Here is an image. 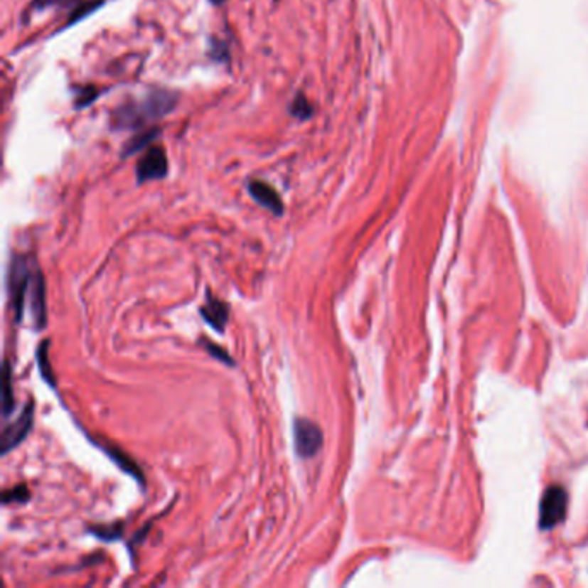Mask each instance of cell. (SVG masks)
Segmentation results:
<instances>
[{
    "instance_id": "obj_18",
    "label": "cell",
    "mask_w": 588,
    "mask_h": 588,
    "mask_svg": "<svg viewBox=\"0 0 588 588\" xmlns=\"http://www.w3.org/2000/svg\"><path fill=\"white\" fill-rule=\"evenodd\" d=\"M210 4H214V6H221L223 2H225V0H209Z\"/></svg>"
},
{
    "instance_id": "obj_2",
    "label": "cell",
    "mask_w": 588,
    "mask_h": 588,
    "mask_svg": "<svg viewBox=\"0 0 588 588\" xmlns=\"http://www.w3.org/2000/svg\"><path fill=\"white\" fill-rule=\"evenodd\" d=\"M33 262L26 255H12L9 266V278H7V290H9V299L12 311H14L16 321L21 323L24 314V306H26L28 292H30L31 278L35 271Z\"/></svg>"
},
{
    "instance_id": "obj_6",
    "label": "cell",
    "mask_w": 588,
    "mask_h": 588,
    "mask_svg": "<svg viewBox=\"0 0 588 588\" xmlns=\"http://www.w3.org/2000/svg\"><path fill=\"white\" fill-rule=\"evenodd\" d=\"M46 278L42 269L35 266L33 278H31L30 292H28V302H30L31 318H33L36 330H43L47 324V294H46Z\"/></svg>"
},
{
    "instance_id": "obj_15",
    "label": "cell",
    "mask_w": 588,
    "mask_h": 588,
    "mask_svg": "<svg viewBox=\"0 0 588 588\" xmlns=\"http://www.w3.org/2000/svg\"><path fill=\"white\" fill-rule=\"evenodd\" d=\"M30 497H31V493H30V490H28V486L18 485V486H14V488L4 490L2 504L7 506V504H11V502H14V504H26V502L30 501Z\"/></svg>"
},
{
    "instance_id": "obj_9",
    "label": "cell",
    "mask_w": 588,
    "mask_h": 588,
    "mask_svg": "<svg viewBox=\"0 0 588 588\" xmlns=\"http://www.w3.org/2000/svg\"><path fill=\"white\" fill-rule=\"evenodd\" d=\"M249 192L250 196L259 205L266 208L269 213H273L274 216H282L283 214V201L279 197V193L266 181H250L249 183Z\"/></svg>"
},
{
    "instance_id": "obj_3",
    "label": "cell",
    "mask_w": 588,
    "mask_h": 588,
    "mask_svg": "<svg viewBox=\"0 0 588 588\" xmlns=\"http://www.w3.org/2000/svg\"><path fill=\"white\" fill-rule=\"evenodd\" d=\"M323 429L307 419V417H297L294 421V447L299 457L311 459L323 447Z\"/></svg>"
},
{
    "instance_id": "obj_13",
    "label": "cell",
    "mask_w": 588,
    "mask_h": 588,
    "mask_svg": "<svg viewBox=\"0 0 588 588\" xmlns=\"http://www.w3.org/2000/svg\"><path fill=\"white\" fill-rule=\"evenodd\" d=\"M198 346L204 348V351L208 352L210 358L220 360V363L226 364V366L233 368L235 364H237V363H235V359L228 354V351H226L225 347H221L220 343H214V342H210V340L201 338V340H198Z\"/></svg>"
},
{
    "instance_id": "obj_5",
    "label": "cell",
    "mask_w": 588,
    "mask_h": 588,
    "mask_svg": "<svg viewBox=\"0 0 588 588\" xmlns=\"http://www.w3.org/2000/svg\"><path fill=\"white\" fill-rule=\"evenodd\" d=\"M567 509L566 490L561 485L549 486L540 502V525L542 528H554L565 519Z\"/></svg>"
},
{
    "instance_id": "obj_17",
    "label": "cell",
    "mask_w": 588,
    "mask_h": 588,
    "mask_svg": "<svg viewBox=\"0 0 588 588\" xmlns=\"http://www.w3.org/2000/svg\"><path fill=\"white\" fill-rule=\"evenodd\" d=\"M156 135H157V132H147V133H144V135L135 137V139L129 141L127 150H124V152H127V156H132V154H135L137 150L144 149L150 140H154V137H156Z\"/></svg>"
},
{
    "instance_id": "obj_1",
    "label": "cell",
    "mask_w": 588,
    "mask_h": 588,
    "mask_svg": "<svg viewBox=\"0 0 588 588\" xmlns=\"http://www.w3.org/2000/svg\"><path fill=\"white\" fill-rule=\"evenodd\" d=\"M176 104V97L164 90H154L139 102L123 105L116 111V121L127 128H137L140 124L156 121L168 114Z\"/></svg>"
},
{
    "instance_id": "obj_10",
    "label": "cell",
    "mask_w": 588,
    "mask_h": 588,
    "mask_svg": "<svg viewBox=\"0 0 588 588\" xmlns=\"http://www.w3.org/2000/svg\"><path fill=\"white\" fill-rule=\"evenodd\" d=\"M99 447L102 449L104 452L107 454V456L111 457V459L114 461L116 464L119 466V468L123 469L124 473L132 474V476L135 478L137 481H140L141 485L145 483V480H144V473H141V469L139 468V464H137V462L133 461L132 457L128 456V454H124V450L112 447V445H100V444H99Z\"/></svg>"
},
{
    "instance_id": "obj_11",
    "label": "cell",
    "mask_w": 588,
    "mask_h": 588,
    "mask_svg": "<svg viewBox=\"0 0 588 588\" xmlns=\"http://www.w3.org/2000/svg\"><path fill=\"white\" fill-rule=\"evenodd\" d=\"M4 416L9 417L12 412H14L16 400H14V392H12V368L9 359L4 360Z\"/></svg>"
},
{
    "instance_id": "obj_4",
    "label": "cell",
    "mask_w": 588,
    "mask_h": 588,
    "mask_svg": "<svg viewBox=\"0 0 588 588\" xmlns=\"http://www.w3.org/2000/svg\"><path fill=\"white\" fill-rule=\"evenodd\" d=\"M35 423V402L30 400L23 407L21 415L16 417L12 423H7L2 429V442H0V450L2 454H9L11 450H14L18 445H21L24 440L30 435L31 428H33Z\"/></svg>"
},
{
    "instance_id": "obj_14",
    "label": "cell",
    "mask_w": 588,
    "mask_h": 588,
    "mask_svg": "<svg viewBox=\"0 0 588 588\" xmlns=\"http://www.w3.org/2000/svg\"><path fill=\"white\" fill-rule=\"evenodd\" d=\"M92 535L104 542H114L123 535V523H114V525H97L88 528Z\"/></svg>"
},
{
    "instance_id": "obj_8",
    "label": "cell",
    "mask_w": 588,
    "mask_h": 588,
    "mask_svg": "<svg viewBox=\"0 0 588 588\" xmlns=\"http://www.w3.org/2000/svg\"><path fill=\"white\" fill-rule=\"evenodd\" d=\"M201 316L214 331L223 333L230 321V307L225 300L214 297L213 292L208 290L205 292V304L201 307Z\"/></svg>"
},
{
    "instance_id": "obj_7",
    "label": "cell",
    "mask_w": 588,
    "mask_h": 588,
    "mask_svg": "<svg viewBox=\"0 0 588 588\" xmlns=\"http://www.w3.org/2000/svg\"><path fill=\"white\" fill-rule=\"evenodd\" d=\"M168 174V157H166L164 149L150 147L147 152L141 156V159L137 164V178L139 183H145V181L162 180Z\"/></svg>"
},
{
    "instance_id": "obj_16",
    "label": "cell",
    "mask_w": 588,
    "mask_h": 588,
    "mask_svg": "<svg viewBox=\"0 0 588 588\" xmlns=\"http://www.w3.org/2000/svg\"><path fill=\"white\" fill-rule=\"evenodd\" d=\"M292 114L295 117H299V119H307V117H311L312 114V107L309 104V100L306 99L304 95H297V99L292 102Z\"/></svg>"
},
{
    "instance_id": "obj_12",
    "label": "cell",
    "mask_w": 588,
    "mask_h": 588,
    "mask_svg": "<svg viewBox=\"0 0 588 588\" xmlns=\"http://www.w3.org/2000/svg\"><path fill=\"white\" fill-rule=\"evenodd\" d=\"M48 346H50V342H48V340H43V342L38 346V348H36V363H38V366H40V375H42V378L46 380L50 387H54L55 378H54V373H52V369H50V363H48V354H47Z\"/></svg>"
}]
</instances>
